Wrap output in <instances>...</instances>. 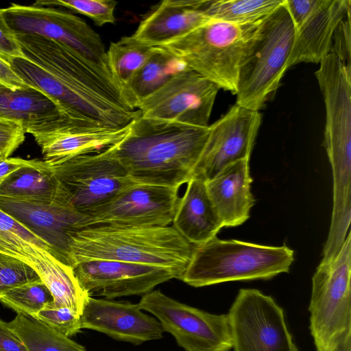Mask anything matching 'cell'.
Here are the masks:
<instances>
[{"label": "cell", "mask_w": 351, "mask_h": 351, "mask_svg": "<svg viewBox=\"0 0 351 351\" xmlns=\"http://www.w3.org/2000/svg\"><path fill=\"white\" fill-rule=\"evenodd\" d=\"M208 133V126L141 114L130 124L126 136L111 149L135 182L180 188L192 178Z\"/></svg>", "instance_id": "6da1fadb"}, {"label": "cell", "mask_w": 351, "mask_h": 351, "mask_svg": "<svg viewBox=\"0 0 351 351\" xmlns=\"http://www.w3.org/2000/svg\"><path fill=\"white\" fill-rule=\"evenodd\" d=\"M24 58L57 78L75 97L88 119L123 128L141 115L129 108L119 89L62 45L34 34H16Z\"/></svg>", "instance_id": "7a4b0ae2"}, {"label": "cell", "mask_w": 351, "mask_h": 351, "mask_svg": "<svg viewBox=\"0 0 351 351\" xmlns=\"http://www.w3.org/2000/svg\"><path fill=\"white\" fill-rule=\"evenodd\" d=\"M194 245L173 226L85 228L73 237V267L82 261L110 260L170 267L182 273Z\"/></svg>", "instance_id": "3957f363"}, {"label": "cell", "mask_w": 351, "mask_h": 351, "mask_svg": "<svg viewBox=\"0 0 351 351\" xmlns=\"http://www.w3.org/2000/svg\"><path fill=\"white\" fill-rule=\"evenodd\" d=\"M293 261V250L285 245H263L215 237L194 245L180 280L194 287L230 281L267 280L288 273Z\"/></svg>", "instance_id": "277c9868"}, {"label": "cell", "mask_w": 351, "mask_h": 351, "mask_svg": "<svg viewBox=\"0 0 351 351\" xmlns=\"http://www.w3.org/2000/svg\"><path fill=\"white\" fill-rule=\"evenodd\" d=\"M295 36V27L285 1L261 19L242 59L236 104L258 111L278 88Z\"/></svg>", "instance_id": "5b68a950"}, {"label": "cell", "mask_w": 351, "mask_h": 351, "mask_svg": "<svg viewBox=\"0 0 351 351\" xmlns=\"http://www.w3.org/2000/svg\"><path fill=\"white\" fill-rule=\"evenodd\" d=\"M260 21L237 25L211 20L157 47L167 49L220 88L236 94L239 67Z\"/></svg>", "instance_id": "8992f818"}, {"label": "cell", "mask_w": 351, "mask_h": 351, "mask_svg": "<svg viewBox=\"0 0 351 351\" xmlns=\"http://www.w3.org/2000/svg\"><path fill=\"white\" fill-rule=\"evenodd\" d=\"M310 332L317 351H335L351 339V233L337 254L322 259L312 277Z\"/></svg>", "instance_id": "52a82bcc"}, {"label": "cell", "mask_w": 351, "mask_h": 351, "mask_svg": "<svg viewBox=\"0 0 351 351\" xmlns=\"http://www.w3.org/2000/svg\"><path fill=\"white\" fill-rule=\"evenodd\" d=\"M48 166L57 183L53 201L86 215L136 184L114 155L111 147Z\"/></svg>", "instance_id": "ba28073f"}, {"label": "cell", "mask_w": 351, "mask_h": 351, "mask_svg": "<svg viewBox=\"0 0 351 351\" xmlns=\"http://www.w3.org/2000/svg\"><path fill=\"white\" fill-rule=\"evenodd\" d=\"M2 14L15 34H34L53 40L86 62L116 86L100 36L82 19L61 9L12 3Z\"/></svg>", "instance_id": "9c48e42d"}, {"label": "cell", "mask_w": 351, "mask_h": 351, "mask_svg": "<svg viewBox=\"0 0 351 351\" xmlns=\"http://www.w3.org/2000/svg\"><path fill=\"white\" fill-rule=\"evenodd\" d=\"M140 308L152 314L164 332L185 351H230L232 337L227 314H214L183 304L160 290L142 295Z\"/></svg>", "instance_id": "30bf717a"}, {"label": "cell", "mask_w": 351, "mask_h": 351, "mask_svg": "<svg viewBox=\"0 0 351 351\" xmlns=\"http://www.w3.org/2000/svg\"><path fill=\"white\" fill-rule=\"evenodd\" d=\"M227 315L234 351H298L284 311L271 296L241 289Z\"/></svg>", "instance_id": "8fae6325"}, {"label": "cell", "mask_w": 351, "mask_h": 351, "mask_svg": "<svg viewBox=\"0 0 351 351\" xmlns=\"http://www.w3.org/2000/svg\"><path fill=\"white\" fill-rule=\"evenodd\" d=\"M179 187L133 184L90 212L88 227H163L172 223Z\"/></svg>", "instance_id": "7c38bea8"}, {"label": "cell", "mask_w": 351, "mask_h": 351, "mask_svg": "<svg viewBox=\"0 0 351 351\" xmlns=\"http://www.w3.org/2000/svg\"><path fill=\"white\" fill-rule=\"evenodd\" d=\"M220 87L188 69L175 75L138 107L141 116L156 120L208 127Z\"/></svg>", "instance_id": "4fadbf2b"}, {"label": "cell", "mask_w": 351, "mask_h": 351, "mask_svg": "<svg viewBox=\"0 0 351 351\" xmlns=\"http://www.w3.org/2000/svg\"><path fill=\"white\" fill-rule=\"evenodd\" d=\"M73 269L88 295L108 300L146 294L160 284L173 278L180 280L183 274L170 267L110 260L80 262Z\"/></svg>", "instance_id": "5bb4252c"}, {"label": "cell", "mask_w": 351, "mask_h": 351, "mask_svg": "<svg viewBox=\"0 0 351 351\" xmlns=\"http://www.w3.org/2000/svg\"><path fill=\"white\" fill-rule=\"evenodd\" d=\"M261 119L259 111L235 104L208 125V136L192 178L207 182L229 165L250 158Z\"/></svg>", "instance_id": "9a60e30c"}, {"label": "cell", "mask_w": 351, "mask_h": 351, "mask_svg": "<svg viewBox=\"0 0 351 351\" xmlns=\"http://www.w3.org/2000/svg\"><path fill=\"white\" fill-rule=\"evenodd\" d=\"M0 209L46 242L57 261L73 267L72 240L77 232L88 226L86 215L56 201L43 203L1 196Z\"/></svg>", "instance_id": "2e32d148"}, {"label": "cell", "mask_w": 351, "mask_h": 351, "mask_svg": "<svg viewBox=\"0 0 351 351\" xmlns=\"http://www.w3.org/2000/svg\"><path fill=\"white\" fill-rule=\"evenodd\" d=\"M324 97V145L329 160H351V69L329 53L315 73Z\"/></svg>", "instance_id": "e0dca14e"}, {"label": "cell", "mask_w": 351, "mask_h": 351, "mask_svg": "<svg viewBox=\"0 0 351 351\" xmlns=\"http://www.w3.org/2000/svg\"><path fill=\"white\" fill-rule=\"evenodd\" d=\"M82 329L96 330L134 345L158 340L163 328L154 317L143 312L138 304L88 295L80 315Z\"/></svg>", "instance_id": "ac0fdd59"}, {"label": "cell", "mask_w": 351, "mask_h": 351, "mask_svg": "<svg viewBox=\"0 0 351 351\" xmlns=\"http://www.w3.org/2000/svg\"><path fill=\"white\" fill-rule=\"evenodd\" d=\"M129 128L130 125L112 128L64 121L32 136L41 148L43 161L53 165L75 156L104 151L120 142Z\"/></svg>", "instance_id": "d6986e66"}, {"label": "cell", "mask_w": 351, "mask_h": 351, "mask_svg": "<svg viewBox=\"0 0 351 351\" xmlns=\"http://www.w3.org/2000/svg\"><path fill=\"white\" fill-rule=\"evenodd\" d=\"M351 10L350 0H319L299 27L287 68L300 62L320 63L330 53L332 38L340 21Z\"/></svg>", "instance_id": "ffe728a7"}, {"label": "cell", "mask_w": 351, "mask_h": 351, "mask_svg": "<svg viewBox=\"0 0 351 351\" xmlns=\"http://www.w3.org/2000/svg\"><path fill=\"white\" fill-rule=\"evenodd\" d=\"M207 0H165L141 21L132 34L138 41L157 47L182 37L213 20L204 8Z\"/></svg>", "instance_id": "44dd1931"}, {"label": "cell", "mask_w": 351, "mask_h": 351, "mask_svg": "<svg viewBox=\"0 0 351 351\" xmlns=\"http://www.w3.org/2000/svg\"><path fill=\"white\" fill-rule=\"evenodd\" d=\"M249 161L247 158L232 163L206 182L209 197L223 227L239 226L250 217L254 199Z\"/></svg>", "instance_id": "7402d4cb"}, {"label": "cell", "mask_w": 351, "mask_h": 351, "mask_svg": "<svg viewBox=\"0 0 351 351\" xmlns=\"http://www.w3.org/2000/svg\"><path fill=\"white\" fill-rule=\"evenodd\" d=\"M186 184L172 223L184 239L197 245L216 237L223 226L209 197L206 182L191 178Z\"/></svg>", "instance_id": "603a6c76"}, {"label": "cell", "mask_w": 351, "mask_h": 351, "mask_svg": "<svg viewBox=\"0 0 351 351\" xmlns=\"http://www.w3.org/2000/svg\"><path fill=\"white\" fill-rule=\"evenodd\" d=\"M0 119L21 123L29 134L69 118L47 96L29 86L17 90L0 87Z\"/></svg>", "instance_id": "cb8c5ba5"}, {"label": "cell", "mask_w": 351, "mask_h": 351, "mask_svg": "<svg viewBox=\"0 0 351 351\" xmlns=\"http://www.w3.org/2000/svg\"><path fill=\"white\" fill-rule=\"evenodd\" d=\"M189 69L179 58L161 47L153 51L130 82L121 90L125 104L138 110L140 104L177 73Z\"/></svg>", "instance_id": "d4e9b609"}, {"label": "cell", "mask_w": 351, "mask_h": 351, "mask_svg": "<svg viewBox=\"0 0 351 351\" xmlns=\"http://www.w3.org/2000/svg\"><path fill=\"white\" fill-rule=\"evenodd\" d=\"M57 189L56 179L48 165L34 159L32 164L20 168L0 185V196L23 201L50 203Z\"/></svg>", "instance_id": "484cf974"}, {"label": "cell", "mask_w": 351, "mask_h": 351, "mask_svg": "<svg viewBox=\"0 0 351 351\" xmlns=\"http://www.w3.org/2000/svg\"><path fill=\"white\" fill-rule=\"evenodd\" d=\"M58 307L71 308L81 315L88 296L80 286L72 267L50 256L39 260L32 266Z\"/></svg>", "instance_id": "4316f807"}, {"label": "cell", "mask_w": 351, "mask_h": 351, "mask_svg": "<svg viewBox=\"0 0 351 351\" xmlns=\"http://www.w3.org/2000/svg\"><path fill=\"white\" fill-rule=\"evenodd\" d=\"M0 252L10 255L32 267L51 256L49 245L10 215L0 209Z\"/></svg>", "instance_id": "83f0119b"}, {"label": "cell", "mask_w": 351, "mask_h": 351, "mask_svg": "<svg viewBox=\"0 0 351 351\" xmlns=\"http://www.w3.org/2000/svg\"><path fill=\"white\" fill-rule=\"evenodd\" d=\"M7 324L28 351H86L81 344L30 315L16 313Z\"/></svg>", "instance_id": "f1b7e54d"}, {"label": "cell", "mask_w": 351, "mask_h": 351, "mask_svg": "<svg viewBox=\"0 0 351 351\" xmlns=\"http://www.w3.org/2000/svg\"><path fill=\"white\" fill-rule=\"evenodd\" d=\"M153 49L154 47L138 41L132 35L110 43L106 51L108 64L121 94L149 58Z\"/></svg>", "instance_id": "f546056e"}, {"label": "cell", "mask_w": 351, "mask_h": 351, "mask_svg": "<svg viewBox=\"0 0 351 351\" xmlns=\"http://www.w3.org/2000/svg\"><path fill=\"white\" fill-rule=\"evenodd\" d=\"M285 0H207L204 11L213 20L237 25L254 23L274 12Z\"/></svg>", "instance_id": "4dcf8cb0"}, {"label": "cell", "mask_w": 351, "mask_h": 351, "mask_svg": "<svg viewBox=\"0 0 351 351\" xmlns=\"http://www.w3.org/2000/svg\"><path fill=\"white\" fill-rule=\"evenodd\" d=\"M52 301L51 293L40 279L13 287L0 294V303L16 313L33 317Z\"/></svg>", "instance_id": "1f68e13d"}, {"label": "cell", "mask_w": 351, "mask_h": 351, "mask_svg": "<svg viewBox=\"0 0 351 351\" xmlns=\"http://www.w3.org/2000/svg\"><path fill=\"white\" fill-rule=\"evenodd\" d=\"M34 4L45 7L57 5L67 8L89 17L96 25L101 27L115 22L114 10L117 1L113 0H42L36 1Z\"/></svg>", "instance_id": "d6a6232c"}, {"label": "cell", "mask_w": 351, "mask_h": 351, "mask_svg": "<svg viewBox=\"0 0 351 351\" xmlns=\"http://www.w3.org/2000/svg\"><path fill=\"white\" fill-rule=\"evenodd\" d=\"M33 317L68 337L75 335L82 329L79 313L66 307L56 306L52 301L47 303Z\"/></svg>", "instance_id": "836d02e7"}, {"label": "cell", "mask_w": 351, "mask_h": 351, "mask_svg": "<svg viewBox=\"0 0 351 351\" xmlns=\"http://www.w3.org/2000/svg\"><path fill=\"white\" fill-rule=\"evenodd\" d=\"M40 279L27 263L0 252V294L19 285Z\"/></svg>", "instance_id": "e575fe53"}, {"label": "cell", "mask_w": 351, "mask_h": 351, "mask_svg": "<svg viewBox=\"0 0 351 351\" xmlns=\"http://www.w3.org/2000/svg\"><path fill=\"white\" fill-rule=\"evenodd\" d=\"M350 11L340 21L336 27L331 41L330 53H334L349 69L351 55V21Z\"/></svg>", "instance_id": "d590c367"}, {"label": "cell", "mask_w": 351, "mask_h": 351, "mask_svg": "<svg viewBox=\"0 0 351 351\" xmlns=\"http://www.w3.org/2000/svg\"><path fill=\"white\" fill-rule=\"evenodd\" d=\"M25 134L21 123L0 119V152L8 158L23 143Z\"/></svg>", "instance_id": "8d00e7d4"}, {"label": "cell", "mask_w": 351, "mask_h": 351, "mask_svg": "<svg viewBox=\"0 0 351 351\" xmlns=\"http://www.w3.org/2000/svg\"><path fill=\"white\" fill-rule=\"evenodd\" d=\"M0 57L8 63L14 58H24L16 34L9 27L0 9Z\"/></svg>", "instance_id": "74e56055"}, {"label": "cell", "mask_w": 351, "mask_h": 351, "mask_svg": "<svg viewBox=\"0 0 351 351\" xmlns=\"http://www.w3.org/2000/svg\"><path fill=\"white\" fill-rule=\"evenodd\" d=\"M318 1L319 0H285L295 29L303 23L317 5Z\"/></svg>", "instance_id": "f35d334b"}, {"label": "cell", "mask_w": 351, "mask_h": 351, "mask_svg": "<svg viewBox=\"0 0 351 351\" xmlns=\"http://www.w3.org/2000/svg\"><path fill=\"white\" fill-rule=\"evenodd\" d=\"M0 351H28L20 338L0 318Z\"/></svg>", "instance_id": "ab89813d"}, {"label": "cell", "mask_w": 351, "mask_h": 351, "mask_svg": "<svg viewBox=\"0 0 351 351\" xmlns=\"http://www.w3.org/2000/svg\"><path fill=\"white\" fill-rule=\"evenodd\" d=\"M0 87L17 90L29 87L14 71L10 63L0 57Z\"/></svg>", "instance_id": "60d3db41"}, {"label": "cell", "mask_w": 351, "mask_h": 351, "mask_svg": "<svg viewBox=\"0 0 351 351\" xmlns=\"http://www.w3.org/2000/svg\"><path fill=\"white\" fill-rule=\"evenodd\" d=\"M34 160L20 158H7L0 161V185L12 173L23 167L28 166Z\"/></svg>", "instance_id": "b9f144b4"}, {"label": "cell", "mask_w": 351, "mask_h": 351, "mask_svg": "<svg viewBox=\"0 0 351 351\" xmlns=\"http://www.w3.org/2000/svg\"><path fill=\"white\" fill-rule=\"evenodd\" d=\"M335 351H351V339L341 345Z\"/></svg>", "instance_id": "7bdbcfd3"}, {"label": "cell", "mask_w": 351, "mask_h": 351, "mask_svg": "<svg viewBox=\"0 0 351 351\" xmlns=\"http://www.w3.org/2000/svg\"><path fill=\"white\" fill-rule=\"evenodd\" d=\"M7 158L8 157L5 154L0 152V161Z\"/></svg>", "instance_id": "ee69618b"}]
</instances>
